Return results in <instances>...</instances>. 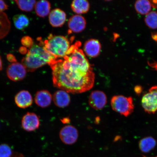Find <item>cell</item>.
Returning a JSON list of instances; mask_svg holds the SVG:
<instances>
[{
  "label": "cell",
  "instance_id": "obj_14",
  "mask_svg": "<svg viewBox=\"0 0 157 157\" xmlns=\"http://www.w3.org/2000/svg\"><path fill=\"white\" fill-rule=\"evenodd\" d=\"M52 99V94L48 90H42L35 94L34 100L35 103L39 107L47 108L51 105Z\"/></svg>",
  "mask_w": 157,
  "mask_h": 157
},
{
  "label": "cell",
  "instance_id": "obj_28",
  "mask_svg": "<svg viewBox=\"0 0 157 157\" xmlns=\"http://www.w3.org/2000/svg\"><path fill=\"white\" fill-rule=\"evenodd\" d=\"M8 8V6L5 2L0 0V12H3Z\"/></svg>",
  "mask_w": 157,
  "mask_h": 157
},
{
  "label": "cell",
  "instance_id": "obj_20",
  "mask_svg": "<svg viewBox=\"0 0 157 157\" xmlns=\"http://www.w3.org/2000/svg\"><path fill=\"white\" fill-rule=\"evenodd\" d=\"M72 10L78 14H83L89 10V2L85 0H75L71 5Z\"/></svg>",
  "mask_w": 157,
  "mask_h": 157
},
{
  "label": "cell",
  "instance_id": "obj_10",
  "mask_svg": "<svg viewBox=\"0 0 157 157\" xmlns=\"http://www.w3.org/2000/svg\"><path fill=\"white\" fill-rule=\"evenodd\" d=\"M141 103L143 109L147 113L154 114L157 111V97L151 92L143 95Z\"/></svg>",
  "mask_w": 157,
  "mask_h": 157
},
{
  "label": "cell",
  "instance_id": "obj_19",
  "mask_svg": "<svg viewBox=\"0 0 157 157\" xmlns=\"http://www.w3.org/2000/svg\"><path fill=\"white\" fill-rule=\"evenodd\" d=\"M35 8V12L39 17H45L50 13V3L48 1L45 0L37 2Z\"/></svg>",
  "mask_w": 157,
  "mask_h": 157
},
{
  "label": "cell",
  "instance_id": "obj_9",
  "mask_svg": "<svg viewBox=\"0 0 157 157\" xmlns=\"http://www.w3.org/2000/svg\"><path fill=\"white\" fill-rule=\"evenodd\" d=\"M40 124L38 116L34 113H27L21 120V126L25 130L28 132H32L38 129Z\"/></svg>",
  "mask_w": 157,
  "mask_h": 157
},
{
  "label": "cell",
  "instance_id": "obj_29",
  "mask_svg": "<svg viewBox=\"0 0 157 157\" xmlns=\"http://www.w3.org/2000/svg\"><path fill=\"white\" fill-rule=\"evenodd\" d=\"M134 90L136 95L139 96L140 95V94L142 93L143 88L142 86L140 85H136V86H135Z\"/></svg>",
  "mask_w": 157,
  "mask_h": 157
},
{
  "label": "cell",
  "instance_id": "obj_3",
  "mask_svg": "<svg viewBox=\"0 0 157 157\" xmlns=\"http://www.w3.org/2000/svg\"><path fill=\"white\" fill-rule=\"evenodd\" d=\"M44 44L46 50L56 59L64 58L71 46L66 37L52 34L44 41Z\"/></svg>",
  "mask_w": 157,
  "mask_h": 157
},
{
  "label": "cell",
  "instance_id": "obj_17",
  "mask_svg": "<svg viewBox=\"0 0 157 157\" xmlns=\"http://www.w3.org/2000/svg\"><path fill=\"white\" fill-rule=\"evenodd\" d=\"M11 29V23L7 15L3 12H0V39L8 34Z\"/></svg>",
  "mask_w": 157,
  "mask_h": 157
},
{
  "label": "cell",
  "instance_id": "obj_6",
  "mask_svg": "<svg viewBox=\"0 0 157 157\" xmlns=\"http://www.w3.org/2000/svg\"><path fill=\"white\" fill-rule=\"evenodd\" d=\"M6 73L10 79L17 82L24 79L26 75L27 70L22 64L16 62L9 65Z\"/></svg>",
  "mask_w": 157,
  "mask_h": 157
},
{
  "label": "cell",
  "instance_id": "obj_15",
  "mask_svg": "<svg viewBox=\"0 0 157 157\" xmlns=\"http://www.w3.org/2000/svg\"><path fill=\"white\" fill-rule=\"evenodd\" d=\"M67 92L61 90L56 91L52 97L53 101L57 107L64 108L67 107L71 101V98Z\"/></svg>",
  "mask_w": 157,
  "mask_h": 157
},
{
  "label": "cell",
  "instance_id": "obj_12",
  "mask_svg": "<svg viewBox=\"0 0 157 157\" xmlns=\"http://www.w3.org/2000/svg\"><path fill=\"white\" fill-rule=\"evenodd\" d=\"M15 101L17 107L21 109H25L32 105L33 102L32 96L28 91L22 90L15 95Z\"/></svg>",
  "mask_w": 157,
  "mask_h": 157
},
{
  "label": "cell",
  "instance_id": "obj_37",
  "mask_svg": "<svg viewBox=\"0 0 157 157\" xmlns=\"http://www.w3.org/2000/svg\"><path fill=\"white\" fill-rule=\"evenodd\" d=\"M154 68L156 69V70H157V63H154Z\"/></svg>",
  "mask_w": 157,
  "mask_h": 157
},
{
  "label": "cell",
  "instance_id": "obj_23",
  "mask_svg": "<svg viewBox=\"0 0 157 157\" xmlns=\"http://www.w3.org/2000/svg\"><path fill=\"white\" fill-rule=\"evenodd\" d=\"M15 1L20 9L27 12L32 11L36 3V1L34 0H21Z\"/></svg>",
  "mask_w": 157,
  "mask_h": 157
},
{
  "label": "cell",
  "instance_id": "obj_35",
  "mask_svg": "<svg viewBox=\"0 0 157 157\" xmlns=\"http://www.w3.org/2000/svg\"><path fill=\"white\" fill-rule=\"evenodd\" d=\"M62 121L63 123L64 124L67 123V122H70V119L68 118H64L62 120Z\"/></svg>",
  "mask_w": 157,
  "mask_h": 157
},
{
  "label": "cell",
  "instance_id": "obj_36",
  "mask_svg": "<svg viewBox=\"0 0 157 157\" xmlns=\"http://www.w3.org/2000/svg\"><path fill=\"white\" fill-rule=\"evenodd\" d=\"M2 62L1 57V56H0V71H1L2 69Z\"/></svg>",
  "mask_w": 157,
  "mask_h": 157
},
{
  "label": "cell",
  "instance_id": "obj_7",
  "mask_svg": "<svg viewBox=\"0 0 157 157\" xmlns=\"http://www.w3.org/2000/svg\"><path fill=\"white\" fill-rule=\"evenodd\" d=\"M78 131L75 127L71 125H66L62 128L59 132L60 140L64 144L72 145L78 140Z\"/></svg>",
  "mask_w": 157,
  "mask_h": 157
},
{
  "label": "cell",
  "instance_id": "obj_31",
  "mask_svg": "<svg viewBox=\"0 0 157 157\" xmlns=\"http://www.w3.org/2000/svg\"><path fill=\"white\" fill-rule=\"evenodd\" d=\"M149 92L155 94L157 97V86H154L149 90Z\"/></svg>",
  "mask_w": 157,
  "mask_h": 157
},
{
  "label": "cell",
  "instance_id": "obj_32",
  "mask_svg": "<svg viewBox=\"0 0 157 157\" xmlns=\"http://www.w3.org/2000/svg\"><path fill=\"white\" fill-rule=\"evenodd\" d=\"M151 5L154 8L157 9V1H150Z\"/></svg>",
  "mask_w": 157,
  "mask_h": 157
},
{
  "label": "cell",
  "instance_id": "obj_2",
  "mask_svg": "<svg viewBox=\"0 0 157 157\" xmlns=\"http://www.w3.org/2000/svg\"><path fill=\"white\" fill-rule=\"evenodd\" d=\"M38 44H34L26 56L21 60V64L28 72H33L45 65L50 64L56 59L45 48L44 41L42 38L37 39Z\"/></svg>",
  "mask_w": 157,
  "mask_h": 157
},
{
  "label": "cell",
  "instance_id": "obj_18",
  "mask_svg": "<svg viewBox=\"0 0 157 157\" xmlns=\"http://www.w3.org/2000/svg\"><path fill=\"white\" fill-rule=\"evenodd\" d=\"M156 145V141L151 136L144 137L139 141V146L141 152L148 153L153 150Z\"/></svg>",
  "mask_w": 157,
  "mask_h": 157
},
{
  "label": "cell",
  "instance_id": "obj_4",
  "mask_svg": "<svg viewBox=\"0 0 157 157\" xmlns=\"http://www.w3.org/2000/svg\"><path fill=\"white\" fill-rule=\"evenodd\" d=\"M81 45L79 41L71 45L63 59L72 65L86 71L93 70L83 50L80 48Z\"/></svg>",
  "mask_w": 157,
  "mask_h": 157
},
{
  "label": "cell",
  "instance_id": "obj_33",
  "mask_svg": "<svg viewBox=\"0 0 157 157\" xmlns=\"http://www.w3.org/2000/svg\"><path fill=\"white\" fill-rule=\"evenodd\" d=\"M11 157H23V155L18 153H13Z\"/></svg>",
  "mask_w": 157,
  "mask_h": 157
},
{
  "label": "cell",
  "instance_id": "obj_34",
  "mask_svg": "<svg viewBox=\"0 0 157 157\" xmlns=\"http://www.w3.org/2000/svg\"><path fill=\"white\" fill-rule=\"evenodd\" d=\"M152 38L153 40L157 42V32L152 33Z\"/></svg>",
  "mask_w": 157,
  "mask_h": 157
},
{
  "label": "cell",
  "instance_id": "obj_11",
  "mask_svg": "<svg viewBox=\"0 0 157 157\" xmlns=\"http://www.w3.org/2000/svg\"><path fill=\"white\" fill-rule=\"evenodd\" d=\"M86 25L85 18L82 16L76 15L70 17L68 22V26L71 32L78 33L85 29Z\"/></svg>",
  "mask_w": 157,
  "mask_h": 157
},
{
  "label": "cell",
  "instance_id": "obj_27",
  "mask_svg": "<svg viewBox=\"0 0 157 157\" xmlns=\"http://www.w3.org/2000/svg\"><path fill=\"white\" fill-rule=\"evenodd\" d=\"M6 58L7 60H8L11 63H14L17 62V60L15 56L12 54H9L7 55Z\"/></svg>",
  "mask_w": 157,
  "mask_h": 157
},
{
  "label": "cell",
  "instance_id": "obj_26",
  "mask_svg": "<svg viewBox=\"0 0 157 157\" xmlns=\"http://www.w3.org/2000/svg\"><path fill=\"white\" fill-rule=\"evenodd\" d=\"M21 43L23 46L31 48L34 45V41L31 37L26 36L23 37L21 40Z\"/></svg>",
  "mask_w": 157,
  "mask_h": 157
},
{
  "label": "cell",
  "instance_id": "obj_21",
  "mask_svg": "<svg viewBox=\"0 0 157 157\" xmlns=\"http://www.w3.org/2000/svg\"><path fill=\"white\" fill-rule=\"evenodd\" d=\"M13 22L17 29L23 30L29 26V21L28 17L24 14H17L13 18Z\"/></svg>",
  "mask_w": 157,
  "mask_h": 157
},
{
  "label": "cell",
  "instance_id": "obj_1",
  "mask_svg": "<svg viewBox=\"0 0 157 157\" xmlns=\"http://www.w3.org/2000/svg\"><path fill=\"white\" fill-rule=\"evenodd\" d=\"M52 70L54 87L72 94H80L93 87L95 75L93 71H86L64 59H56L49 65Z\"/></svg>",
  "mask_w": 157,
  "mask_h": 157
},
{
  "label": "cell",
  "instance_id": "obj_5",
  "mask_svg": "<svg viewBox=\"0 0 157 157\" xmlns=\"http://www.w3.org/2000/svg\"><path fill=\"white\" fill-rule=\"evenodd\" d=\"M111 105L113 111L125 117L129 116L134 111V105L131 97L114 96L111 98Z\"/></svg>",
  "mask_w": 157,
  "mask_h": 157
},
{
  "label": "cell",
  "instance_id": "obj_8",
  "mask_svg": "<svg viewBox=\"0 0 157 157\" xmlns=\"http://www.w3.org/2000/svg\"><path fill=\"white\" fill-rule=\"evenodd\" d=\"M88 102L90 106L94 109L101 110L106 105L107 96L103 91L95 90L90 94Z\"/></svg>",
  "mask_w": 157,
  "mask_h": 157
},
{
  "label": "cell",
  "instance_id": "obj_13",
  "mask_svg": "<svg viewBox=\"0 0 157 157\" xmlns=\"http://www.w3.org/2000/svg\"><path fill=\"white\" fill-rule=\"evenodd\" d=\"M66 20V13L59 9L52 10L49 14V21L51 25L54 27L62 26L65 22Z\"/></svg>",
  "mask_w": 157,
  "mask_h": 157
},
{
  "label": "cell",
  "instance_id": "obj_25",
  "mask_svg": "<svg viewBox=\"0 0 157 157\" xmlns=\"http://www.w3.org/2000/svg\"><path fill=\"white\" fill-rule=\"evenodd\" d=\"M13 154L11 147L8 145H0V157H11Z\"/></svg>",
  "mask_w": 157,
  "mask_h": 157
},
{
  "label": "cell",
  "instance_id": "obj_16",
  "mask_svg": "<svg viewBox=\"0 0 157 157\" xmlns=\"http://www.w3.org/2000/svg\"><path fill=\"white\" fill-rule=\"evenodd\" d=\"M101 48V44L99 41L95 39H91L85 43L84 50L88 56L95 58L99 56Z\"/></svg>",
  "mask_w": 157,
  "mask_h": 157
},
{
  "label": "cell",
  "instance_id": "obj_22",
  "mask_svg": "<svg viewBox=\"0 0 157 157\" xmlns=\"http://www.w3.org/2000/svg\"><path fill=\"white\" fill-rule=\"evenodd\" d=\"M152 6L150 2L145 0H140L136 2L135 8L137 13L141 15H147L150 13Z\"/></svg>",
  "mask_w": 157,
  "mask_h": 157
},
{
  "label": "cell",
  "instance_id": "obj_30",
  "mask_svg": "<svg viewBox=\"0 0 157 157\" xmlns=\"http://www.w3.org/2000/svg\"><path fill=\"white\" fill-rule=\"evenodd\" d=\"M19 52L21 54L25 55L27 54V52H28V50H27L26 48L23 46L19 48Z\"/></svg>",
  "mask_w": 157,
  "mask_h": 157
},
{
  "label": "cell",
  "instance_id": "obj_24",
  "mask_svg": "<svg viewBox=\"0 0 157 157\" xmlns=\"http://www.w3.org/2000/svg\"><path fill=\"white\" fill-rule=\"evenodd\" d=\"M144 21L149 28L152 29H157V12H150L146 15Z\"/></svg>",
  "mask_w": 157,
  "mask_h": 157
},
{
  "label": "cell",
  "instance_id": "obj_38",
  "mask_svg": "<svg viewBox=\"0 0 157 157\" xmlns=\"http://www.w3.org/2000/svg\"><path fill=\"white\" fill-rule=\"evenodd\" d=\"M143 157H147L146 156H143Z\"/></svg>",
  "mask_w": 157,
  "mask_h": 157
}]
</instances>
